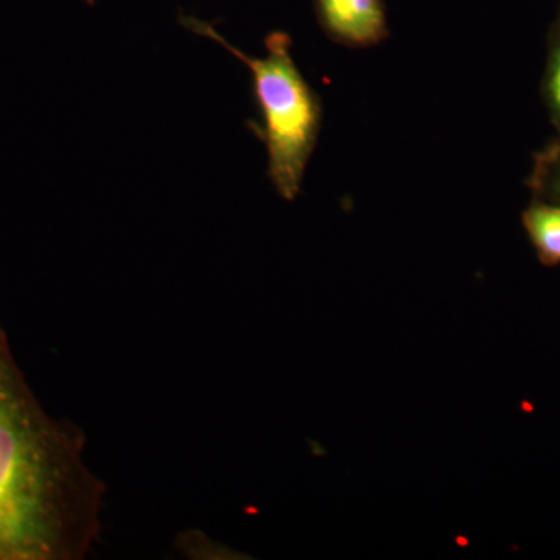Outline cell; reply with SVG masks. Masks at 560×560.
<instances>
[{
    "label": "cell",
    "mask_w": 560,
    "mask_h": 560,
    "mask_svg": "<svg viewBox=\"0 0 560 560\" xmlns=\"http://www.w3.org/2000/svg\"><path fill=\"white\" fill-rule=\"evenodd\" d=\"M83 433L43 407L0 316V560H81L102 530L105 486Z\"/></svg>",
    "instance_id": "cell-1"
},
{
    "label": "cell",
    "mask_w": 560,
    "mask_h": 560,
    "mask_svg": "<svg viewBox=\"0 0 560 560\" xmlns=\"http://www.w3.org/2000/svg\"><path fill=\"white\" fill-rule=\"evenodd\" d=\"M179 21L187 31L219 43L248 68L261 119L259 138L268 154V176L280 197L293 201L318 143L323 106L294 61L290 36L271 33L265 39V57H248L209 22L194 16H180Z\"/></svg>",
    "instance_id": "cell-2"
},
{
    "label": "cell",
    "mask_w": 560,
    "mask_h": 560,
    "mask_svg": "<svg viewBox=\"0 0 560 560\" xmlns=\"http://www.w3.org/2000/svg\"><path fill=\"white\" fill-rule=\"evenodd\" d=\"M313 7L320 28L341 46L366 49L388 38L383 0H313Z\"/></svg>",
    "instance_id": "cell-3"
},
{
    "label": "cell",
    "mask_w": 560,
    "mask_h": 560,
    "mask_svg": "<svg viewBox=\"0 0 560 560\" xmlns=\"http://www.w3.org/2000/svg\"><path fill=\"white\" fill-rule=\"evenodd\" d=\"M526 231L540 259L548 265L560 261V206L534 205L523 215Z\"/></svg>",
    "instance_id": "cell-4"
},
{
    "label": "cell",
    "mask_w": 560,
    "mask_h": 560,
    "mask_svg": "<svg viewBox=\"0 0 560 560\" xmlns=\"http://www.w3.org/2000/svg\"><path fill=\"white\" fill-rule=\"evenodd\" d=\"M541 97L560 140V9L550 32L547 68L541 81Z\"/></svg>",
    "instance_id": "cell-5"
}]
</instances>
